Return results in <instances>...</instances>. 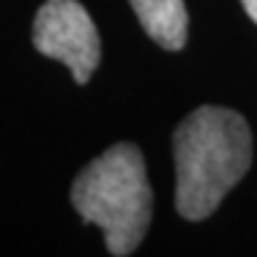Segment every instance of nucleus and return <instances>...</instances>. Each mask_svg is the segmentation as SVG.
Here are the masks:
<instances>
[{
  "instance_id": "4",
  "label": "nucleus",
  "mask_w": 257,
  "mask_h": 257,
  "mask_svg": "<svg viewBox=\"0 0 257 257\" xmlns=\"http://www.w3.org/2000/svg\"><path fill=\"white\" fill-rule=\"evenodd\" d=\"M141 27L165 50H181L188 38V12L184 0H128Z\"/></svg>"
},
{
  "instance_id": "1",
  "label": "nucleus",
  "mask_w": 257,
  "mask_h": 257,
  "mask_svg": "<svg viewBox=\"0 0 257 257\" xmlns=\"http://www.w3.org/2000/svg\"><path fill=\"white\" fill-rule=\"evenodd\" d=\"M252 162V134L238 112L198 107L174 131L176 210L198 221L219 207Z\"/></svg>"
},
{
  "instance_id": "2",
  "label": "nucleus",
  "mask_w": 257,
  "mask_h": 257,
  "mask_svg": "<svg viewBox=\"0 0 257 257\" xmlns=\"http://www.w3.org/2000/svg\"><path fill=\"white\" fill-rule=\"evenodd\" d=\"M72 202L83 221L102 229L110 255L136 252L153 219V188L141 150L134 143L107 148L76 174Z\"/></svg>"
},
{
  "instance_id": "5",
  "label": "nucleus",
  "mask_w": 257,
  "mask_h": 257,
  "mask_svg": "<svg viewBox=\"0 0 257 257\" xmlns=\"http://www.w3.org/2000/svg\"><path fill=\"white\" fill-rule=\"evenodd\" d=\"M240 3H243V10L248 12V17L257 24V0H240Z\"/></svg>"
},
{
  "instance_id": "3",
  "label": "nucleus",
  "mask_w": 257,
  "mask_h": 257,
  "mask_svg": "<svg viewBox=\"0 0 257 257\" xmlns=\"http://www.w3.org/2000/svg\"><path fill=\"white\" fill-rule=\"evenodd\" d=\"M34 46L46 57L72 69L76 83H86L100 64V36L79 0H46L34 19Z\"/></svg>"
}]
</instances>
